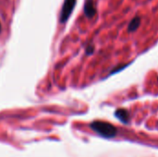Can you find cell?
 <instances>
[{"label": "cell", "mask_w": 158, "mask_h": 157, "mask_svg": "<svg viewBox=\"0 0 158 157\" xmlns=\"http://www.w3.org/2000/svg\"><path fill=\"white\" fill-rule=\"evenodd\" d=\"M91 128L97 132L98 134H100L103 137L106 138H111L114 137L117 134V130L116 128L106 122H103V121H94L91 124Z\"/></svg>", "instance_id": "1"}, {"label": "cell", "mask_w": 158, "mask_h": 157, "mask_svg": "<svg viewBox=\"0 0 158 157\" xmlns=\"http://www.w3.org/2000/svg\"><path fill=\"white\" fill-rule=\"evenodd\" d=\"M75 5H76V0H65L64 1L63 6H62V9H61L60 18H59L60 22L64 23L69 19V16L72 13L73 8L75 7Z\"/></svg>", "instance_id": "2"}, {"label": "cell", "mask_w": 158, "mask_h": 157, "mask_svg": "<svg viewBox=\"0 0 158 157\" xmlns=\"http://www.w3.org/2000/svg\"><path fill=\"white\" fill-rule=\"evenodd\" d=\"M84 14L87 18L91 19L96 14V7L94 0H86L84 4Z\"/></svg>", "instance_id": "3"}, {"label": "cell", "mask_w": 158, "mask_h": 157, "mask_svg": "<svg viewBox=\"0 0 158 157\" xmlns=\"http://www.w3.org/2000/svg\"><path fill=\"white\" fill-rule=\"evenodd\" d=\"M141 24V18L140 17H135L129 24V31H134L138 29V27Z\"/></svg>", "instance_id": "4"}, {"label": "cell", "mask_w": 158, "mask_h": 157, "mask_svg": "<svg viewBox=\"0 0 158 157\" xmlns=\"http://www.w3.org/2000/svg\"><path fill=\"white\" fill-rule=\"evenodd\" d=\"M116 116L123 122H127L128 121V118H129V115H128V112L124 109H118L117 112H116Z\"/></svg>", "instance_id": "5"}, {"label": "cell", "mask_w": 158, "mask_h": 157, "mask_svg": "<svg viewBox=\"0 0 158 157\" xmlns=\"http://www.w3.org/2000/svg\"><path fill=\"white\" fill-rule=\"evenodd\" d=\"M93 51H94V47L93 46H90V47L87 48V54H91Z\"/></svg>", "instance_id": "6"}, {"label": "cell", "mask_w": 158, "mask_h": 157, "mask_svg": "<svg viewBox=\"0 0 158 157\" xmlns=\"http://www.w3.org/2000/svg\"><path fill=\"white\" fill-rule=\"evenodd\" d=\"M0 31H1V24H0Z\"/></svg>", "instance_id": "7"}]
</instances>
